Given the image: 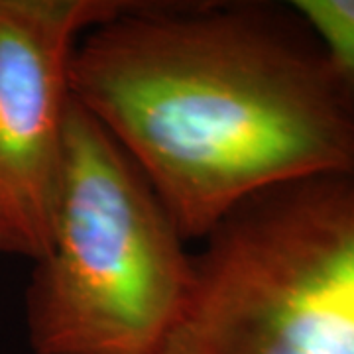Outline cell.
<instances>
[{"instance_id":"3","label":"cell","mask_w":354,"mask_h":354,"mask_svg":"<svg viewBox=\"0 0 354 354\" xmlns=\"http://www.w3.org/2000/svg\"><path fill=\"white\" fill-rule=\"evenodd\" d=\"M156 354H354V171L264 191L203 239Z\"/></svg>"},{"instance_id":"5","label":"cell","mask_w":354,"mask_h":354,"mask_svg":"<svg viewBox=\"0 0 354 354\" xmlns=\"http://www.w3.org/2000/svg\"><path fill=\"white\" fill-rule=\"evenodd\" d=\"M335 77L354 101V0H295Z\"/></svg>"},{"instance_id":"2","label":"cell","mask_w":354,"mask_h":354,"mask_svg":"<svg viewBox=\"0 0 354 354\" xmlns=\"http://www.w3.org/2000/svg\"><path fill=\"white\" fill-rule=\"evenodd\" d=\"M127 152L73 99L46 250L26 291L34 354H156L193 254Z\"/></svg>"},{"instance_id":"4","label":"cell","mask_w":354,"mask_h":354,"mask_svg":"<svg viewBox=\"0 0 354 354\" xmlns=\"http://www.w3.org/2000/svg\"><path fill=\"white\" fill-rule=\"evenodd\" d=\"M128 0H0V252L36 262L50 236L81 36Z\"/></svg>"},{"instance_id":"1","label":"cell","mask_w":354,"mask_h":354,"mask_svg":"<svg viewBox=\"0 0 354 354\" xmlns=\"http://www.w3.org/2000/svg\"><path fill=\"white\" fill-rule=\"evenodd\" d=\"M69 79L185 241L264 191L354 171V101L291 2L130 0L81 36Z\"/></svg>"}]
</instances>
